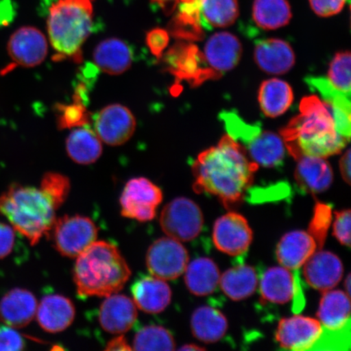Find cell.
Returning a JSON list of instances; mask_svg holds the SVG:
<instances>
[{
  "label": "cell",
  "instance_id": "6da1fadb",
  "mask_svg": "<svg viewBox=\"0 0 351 351\" xmlns=\"http://www.w3.org/2000/svg\"><path fill=\"white\" fill-rule=\"evenodd\" d=\"M258 168L227 134L216 147L202 152L193 165L195 191L216 196L226 206L234 205L243 200Z\"/></svg>",
  "mask_w": 351,
  "mask_h": 351
},
{
  "label": "cell",
  "instance_id": "7a4b0ae2",
  "mask_svg": "<svg viewBox=\"0 0 351 351\" xmlns=\"http://www.w3.org/2000/svg\"><path fill=\"white\" fill-rule=\"evenodd\" d=\"M280 134L287 150L296 160L305 156L337 155L349 142L337 133L330 110L315 95L302 99L300 114Z\"/></svg>",
  "mask_w": 351,
  "mask_h": 351
},
{
  "label": "cell",
  "instance_id": "3957f363",
  "mask_svg": "<svg viewBox=\"0 0 351 351\" xmlns=\"http://www.w3.org/2000/svg\"><path fill=\"white\" fill-rule=\"evenodd\" d=\"M131 270L116 245L96 241L77 257L73 280L77 295L104 297L120 292L125 287Z\"/></svg>",
  "mask_w": 351,
  "mask_h": 351
},
{
  "label": "cell",
  "instance_id": "277c9868",
  "mask_svg": "<svg viewBox=\"0 0 351 351\" xmlns=\"http://www.w3.org/2000/svg\"><path fill=\"white\" fill-rule=\"evenodd\" d=\"M56 210L41 189L12 185L0 195V215L33 245L50 234Z\"/></svg>",
  "mask_w": 351,
  "mask_h": 351
},
{
  "label": "cell",
  "instance_id": "5b68a950",
  "mask_svg": "<svg viewBox=\"0 0 351 351\" xmlns=\"http://www.w3.org/2000/svg\"><path fill=\"white\" fill-rule=\"evenodd\" d=\"M95 0H57L48 8L47 32L57 58L82 60V47L93 27Z\"/></svg>",
  "mask_w": 351,
  "mask_h": 351
},
{
  "label": "cell",
  "instance_id": "8992f818",
  "mask_svg": "<svg viewBox=\"0 0 351 351\" xmlns=\"http://www.w3.org/2000/svg\"><path fill=\"white\" fill-rule=\"evenodd\" d=\"M177 10L172 28L173 34L184 38H196L204 30L228 27L239 15L237 0H186Z\"/></svg>",
  "mask_w": 351,
  "mask_h": 351
},
{
  "label": "cell",
  "instance_id": "52a82bcc",
  "mask_svg": "<svg viewBox=\"0 0 351 351\" xmlns=\"http://www.w3.org/2000/svg\"><path fill=\"white\" fill-rule=\"evenodd\" d=\"M51 231L57 252L69 258L80 256L98 237L97 226L93 221L80 215H65L56 219Z\"/></svg>",
  "mask_w": 351,
  "mask_h": 351
},
{
  "label": "cell",
  "instance_id": "ba28073f",
  "mask_svg": "<svg viewBox=\"0 0 351 351\" xmlns=\"http://www.w3.org/2000/svg\"><path fill=\"white\" fill-rule=\"evenodd\" d=\"M204 215L199 206L187 197L171 201L162 210L160 226L168 237L179 241L194 240L204 226Z\"/></svg>",
  "mask_w": 351,
  "mask_h": 351
},
{
  "label": "cell",
  "instance_id": "9c48e42d",
  "mask_svg": "<svg viewBox=\"0 0 351 351\" xmlns=\"http://www.w3.org/2000/svg\"><path fill=\"white\" fill-rule=\"evenodd\" d=\"M162 200L163 193L150 180L131 179L121 196V215L139 222L151 221L156 217V209Z\"/></svg>",
  "mask_w": 351,
  "mask_h": 351
},
{
  "label": "cell",
  "instance_id": "30bf717a",
  "mask_svg": "<svg viewBox=\"0 0 351 351\" xmlns=\"http://www.w3.org/2000/svg\"><path fill=\"white\" fill-rule=\"evenodd\" d=\"M147 267L153 276L172 280L181 276L189 263V254L179 241L161 238L154 241L146 257Z\"/></svg>",
  "mask_w": 351,
  "mask_h": 351
},
{
  "label": "cell",
  "instance_id": "8fae6325",
  "mask_svg": "<svg viewBox=\"0 0 351 351\" xmlns=\"http://www.w3.org/2000/svg\"><path fill=\"white\" fill-rule=\"evenodd\" d=\"M243 47L234 34L219 32L208 38L201 54L209 78L219 77L239 63Z\"/></svg>",
  "mask_w": 351,
  "mask_h": 351
},
{
  "label": "cell",
  "instance_id": "7c38bea8",
  "mask_svg": "<svg viewBox=\"0 0 351 351\" xmlns=\"http://www.w3.org/2000/svg\"><path fill=\"white\" fill-rule=\"evenodd\" d=\"M213 241L219 251L232 256L247 252L253 240V232L243 216L229 213L219 217L214 225Z\"/></svg>",
  "mask_w": 351,
  "mask_h": 351
},
{
  "label": "cell",
  "instance_id": "4fadbf2b",
  "mask_svg": "<svg viewBox=\"0 0 351 351\" xmlns=\"http://www.w3.org/2000/svg\"><path fill=\"white\" fill-rule=\"evenodd\" d=\"M135 117L128 108L119 104L108 105L95 118V133L101 142L117 147L128 142L136 130Z\"/></svg>",
  "mask_w": 351,
  "mask_h": 351
},
{
  "label": "cell",
  "instance_id": "5bb4252c",
  "mask_svg": "<svg viewBox=\"0 0 351 351\" xmlns=\"http://www.w3.org/2000/svg\"><path fill=\"white\" fill-rule=\"evenodd\" d=\"M322 331L319 320L298 315L280 319L275 337L285 350L310 351Z\"/></svg>",
  "mask_w": 351,
  "mask_h": 351
},
{
  "label": "cell",
  "instance_id": "9a60e30c",
  "mask_svg": "<svg viewBox=\"0 0 351 351\" xmlns=\"http://www.w3.org/2000/svg\"><path fill=\"white\" fill-rule=\"evenodd\" d=\"M48 45L45 35L30 26L16 30L8 43V52L16 64L35 67L46 59Z\"/></svg>",
  "mask_w": 351,
  "mask_h": 351
},
{
  "label": "cell",
  "instance_id": "2e32d148",
  "mask_svg": "<svg viewBox=\"0 0 351 351\" xmlns=\"http://www.w3.org/2000/svg\"><path fill=\"white\" fill-rule=\"evenodd\" d=\"M137 318V306L128 296L114 293L106 297L100 306V326L112 335H124L133 328Z\"/></svg>",
  "mask_w": 351,
  "mask_h": 351
},
{
  "label": "cell",
  "instance_id": "e0dca14e",
  "mask_svg": "<svg viewBox=\"0 0 351 351\" xmlns=\"http://www.w3.org/2000/svg\"><path fill=\"white\" fill-rule=\"evenodd\" d=\"M306 82L311 90L318 92L324 104L330 110L337 133L350 141V97L336 89L328 78L308 77L306 78Z\"/></svg>",
  "mask_w": 351,
  "mask_h": 351
},
{
  "label": "cell",
  "instance_id": "ac0fdd59",
  "mask_svg": "<svg viewBox=\"0 0 351 351\" xmlns=\"http://www.w3.org/2000/svg\"><path fill=\"white\" fill-rule=\"evenodd\" d=\"M307 284L317 291H330L343 276V265L335 254L326 251L314 253L304 265Z\"/></svg>",
  "mask_w": 351,
  "mask_h": 351
},
{
  "label": "cell",
  "instance_id": "d6986e66",
  "mask_svg": "<svg viewBox=\"0 0 351 351\" xmlns=\"http://www.w3.org/2000/svg\"><path fill=\"white\" fill-rule=\"evenodd\" d=\"M254 61L262 71L269 74L287 73L295 64V55L287 42L278 38L263 39L254 47Z\"/></svg>",
  "mask_w": 351,
  "mask_h": 351
},
{
  "label": "cell",
  "instance_id": "ffe728a7",
  "mask_svg": "<svg viewBox=\"0 0 351 351\" xmlns=\"http://www.w3.org/2000/svg\"><path fill=\"white\" fill-rule=\"evenodd\" d=\"M38 302L27 289L15 288L0 300V319L6 326L21 328L36 317Z\"/></svg>",
  "mask_w": 351,
  "mask_h": 351
},
{
  "label": "cell",
  "instance_id": "44dd1931",
  "mask_svg": "<svg viewBox=\"0 0 351 351\" xmlns=\"http://www.w3.org/2000/svg\"><path fill=\"white\" fill-rule=\"evenodd\" d=\"M75 314V306L69 298L60 295H50L43 298L38 305L36 317L43 330L57 333L71 326Z\"/></svg>",
  "mask_w": 351,
  "mask_h": 351
},
{
  "label": "cell",
  "instance_id": "7402d4cb",
  "mask_svg": "<svg viewBox=\"0 0 351 351\" xmlns=\"http://www.w3.org/2000/svg\"><path fill=\"white\" fill-rule=\"evenodd\" d=\"M131 291L136 306L148 314L162 313L172 298L169 285L164 280L153 276L136 280Z\"/></svg>",
  "mask_w": 351,
  "mask_h": 351
},
{
  "label": "cell",
  "instance_id": "603a6c76",
  "mask_svg": "<svg viewBox=\"0 0 351 351\" xmlns=\"http://www.w3.org/2000/svg\"><path fill=\"white\" fill-rule=\"evenodd\" d=\"M317 245L308 232L296 230L285 234L276 248L280 265L289 270H298L317 251Z\"/></svg>",
  "mask_w": 351,
  "mask_h": 351
},
{
  "label": "cell",
  "instance_id": "cb8c5ba5",
  "mask_svg": "<svg viewBox=\"0 0 351 351\" xmlns=\"http://www.w3.org/2000/svg\"><path fill=\"white\" fill-rule=\"evenodd\" d=\"M297 160L295 178L301 190L317 195L330 187L333 173L326 158L305 156Z\"/></svg>",
  "mask_w": 351,
  "mask_h": 351
},
{
  "label": "cell",
  "instance_id": "d4e9b609",
  "mask_svg": "<svg viewBox=\"0 0 351 351\" xmlns=\"http://www.w3.org/2000/svg\"><path fill=\"white\" fill-rule=\"evenodd\" d=\"M243 148L254 164L265 168H275L282 164L287 150L282 137L262 129Z\"/></svg>",
  "mask_w": 351,
  "mask_h": 351
},
{
  "label": "cell",
  "instance_id": "484cf974",
  "mask_svg": "<svg viewBox=\"0 0 351 351\" xmlns=\"http://www.w3.org/2000/svg\"><path fill=\"white\" fill-rule=\"evenodd\" d=\"M93 58L101 71L110 75H120L130 68L133 54L121 39L108 38L95 47Z\"/></svg>",
  "mask_w": 351,
  "mask_h": 351
},
{
  "label": "cell",
  "instance_id": "4316f807",
  "mask_svg": "<svg viewBox=\"0 0 351 351\" xmlns=\"http://www.w3.org/2000/svg\"><path fill=\"white\" fill-rule=\"evenodd\" d=\"M295 288V276L284 267H270L262 276L261 297L271 304H287L293 298Z\"/></svg>",
  "mask_w": 351,
  "mask_h": 351
},
{
  "label": "cell",
  "instance_id": "83f0119b",
  "mask_svg": "<svg viewBox=\"0 0 351 351\" xmlns=\"http://www.w3.org/2000/svg\"><path fill=\"white\" fill-rule=\"evenodd\" d=\"M186 287L193 295H208L218 287L221 274L216 263L209 258H199L188 263L185 271Z\"/></svg>",
  "mask_w": 351,
  "mask_h": 351
},
{
  "label": "cell",
  "instance_id": "f1b7e54d",
  "mask_svg": "<svg viewBox=\"0 0 351 351\" xmlns=\"http://www.w3.org/2000/svg\"><path fill=\"white\" fill-rule=\"evenodd\" d=\"M66 151L75 163L91 165L102 156V142L93 130L79 127L73 130L66 140Z\"/></svg>",
  "mask_w": 351,
  "mask_h": 351
},
{
  "label": "cell",
  "instance_id": "f546056e",
  "mask_svg": "<svg viewBox=\"0 0 351 351\" xmlns=\"http://www.w3.org/2000/svg\"><path fill=\"white\" fill-rule=\"evenodd\" d=\"M193 335L197 340L205 343H213L225 336L227 319L221 311L212 306H200L195 311L191 317Z\"/></svg>",
  "mask_w": 351,
  "mask_h": 351
},
{
  "label": "cell",
  "instance_id": "4dcf8cb0",
  "mask_svg": "<svg viewBox=\"0 0 351 351\" xmlns=\"http://www.w3.org/2000/svg\"><path fill=\"white\" fill-rule=\"evenodd\" d=\"M293 92L291 86L280 79L263 82L258 91L262 112L271 118L282 116L291 106Z\"/></svg>",
  "mask_w": 351,
  "mask_h": 351
},
{
  "label": "cell",
  "instance_id": "1f68e13d",
  "mask_svg": "<svg viewBox=\"0 0 351 351\" xmlns=\"http://www.w3.org/2000/svg\"><path fill=\"white\" fill-rule=\"evenodd\" d=\"M317 315L324 327L336 329L344 326L350 320V297L341 291L324 292Z\"/></svg>",
  "mask_w": 351,
  "mask_h": 351
},
{
  "label": "cell",
  "instance_id": "d6a6232c",
  "mask_svg": "<svg viewBox=\"0 0 351 351\" xmlns=\"http://www.w3.org/2000/svg\"><path fill=\"white\" fill-rule=\"evenodd\" d=\"M219 285L232 300L240 301L253 295L258 285L256 270L249 265H239L227 270L219 278Z\"/></svg>",
  "mask_w": 351,
  "mask_h": 351
},
{
  "label": "cell",
  "instance_id": "836d02e7",
  "mask_svg": "<svg viewBox=\"0 0 351 351\" xmlns=\"http://www.w3.org/2000/svg\"><path fill=\"white\" fill-rule=\"evenodd\" d=\"M292 17L287 0H256L253 5V19L265 29H276L289 24Z\"/></svg>",
  "mask_w": 351,
  "mask_h": 351
},
{
  "label": "cell",
  "instance_id": "e575fe53",
  "mask_svg": "<svg viewBox=\"0 0 351 351\" xmlns=\"http://www.w3.org/2000/svg\"><path fill=\"white\" fill-rule=\"evenodd\" d=\"M175 341L171 332L164 327L145 326L136 333L133 341L134 350H174Z\"/></svg>",
  "mask_w": 351,
  "mask_h": 351
},
{
  "label": "cell",
  "instance_id": "d590c367",
  "mask_svg": "<svg viewBox=\"0 0 351 351\" xmlns=\"http://www.w3.org/2000/svg\"><path fill=\"white\" fill-rule=\"evenodd\" d=\"M350 320L339 328L331 329L322 326V331L310 351L350 350Z\"/></svg>",
  "mask_w": 351,
  "mask_h": 351
},
{
  "label": "cell",
  "instance_id": "8d00e7d4",
  "mask_svg": "<svg viewBox=\"0 0 351 351\" xmlns=\"http://www.w3.org/2000/svg\"><path fill=\"white\" fill-rule=\"evenodd\" d=\"M350 52L337 53L329 66L328 79L336 89L350 97Z\"/></svg>",
  "mask_w": 351,
  "mask_h": 351
},
{
  "label": "cell",
  "instance_id": "74e56055",
  "mask_svg": "<svg viewBox=\"0 0 351 351\" xmlns=\"http://www.w3.org/2000/svg\"><path fill=\"white\" fill-rule=\"evenodd\" d=\"M40 189L49 197L57 210L67 199L71 185L69 179L65 176L57 173H47L42 180Z\"/></svg>",
  "mask_w": 351,
  "mask_h": 351
},
{
  "label": "cell",
  "instance_id": "f35d334b",
  "mask_svg": "<svg viewBox=\"0 0 351 351\" xmlns=\"http://www.w3.org/2000/svg\"><path fill=\"white\" fill-rule=\"evenodd\" d=\"M332 223V208L320 203L315 204L308 232L317 243V247L322 249L327 238L328 231Z\"/></svg>",
  "mask_w": 351,
  "mask_h": 351
},
{
  "label": "cell",
  "instance_id": "ab89813d",
  "mask_svg": "<svg viewBox=\"0 0 351 351\" xmlns=\"http://www.w3.org/2000/svg\"><path fill=\"white\" fill-rule=\"evenodd\" d=\"M333 235L342 245L350 247V210H342L335 213L333 223Z\"/></svg>",
  "mask_w": 351,
  "mask_h": 351
},
{
  "label": "cell",
  "instance_id": "60d3db41",
  "mask_svg": "<svg viewBox=\"0 0 351 351\" xmlns=\"http://www.w3.org/2000/svg\"><path fill=\"white\" fill-rule=\"evenodd\" d=\"M25 341L14 328L0 327V351H19L24 350Z\"/></svg>",
  "mask_w": 351,
  "mask_h": 351
},
{
  "label": "cell",
  "instance_id": "b9f144b4",
  "mask_svg": "<svg viewBox=\"0 0 351 351\" xmlns=\"http://www.w3.org/2000/svg\"><path fill=\"white\" fill-rule=\"evenodd\" d=\"M348 0H309L313 10L319 16L328 17L339 13Z\"/></svg>",
  "mask_w": 351,
  "mask_h": 351
},
{
  "label": "cell",
  "instance_id": "7bdbcfd3",
  "mask_svg": "<svg viewBox=\"0 0 351 351\" xmlns=\"http://www.w3.org/2000/svg\"><path fill=\"white\" fill-rule=\"evenodd\" d=\"M169 42V33L162 29H156L149 32L147 36V44L153 55L160 57L168 46Z\"/></svg>",
  "mask_w": 351,
  "mask_h": 351
},
{
  "label": "cell",
  "instance_id": "ee69618b",
  "mask_svg": "<svg viewBox=\"0 0 351 351\" xmlns=\"http://www.w3.org/2000/svg\"><path fill=\"white\" fill-rule=\"evenodd\" d=\"M15 238V230L11 226L0 222V260L12 253Z\"/></svg>",
  "mask_w": 351,
  "mask_h": 351
},
{
  "label": "cell",
  "instance_id": "f6af8a7d",
  "mask_svg": "<svg viewBox=\"0 0 351 351\" xmlns=\"http://www.w3.org/2000/svg\"><path fill=\"white\" fill-rule=\"evenodd\" d=\"M85 110L80 105H73L66 108L62 118V125L64 127H73L84 123L86 119Z\"/></svg>",
  "mask_w": 351,
  "mask_h": 351
},
{
  "label": "cell",
  "instance_id": "bcb514c9",
  "mask_svg": "<svg viewBox=\"0 0 351 351\" xmlns=\"http://www.w3.org/2000/svg\"><path fill=\"white\" fill-rule=\"evenodd\" d=\"M186 0H151L153 6L160 8L165 14H172L180 3L185 2Z\"/></svg>",
  "mask_w": 351,
  "mask_h": 351
},
{
  "label": "cell",
  "instance_id": "7dc6e473",
  "mask_svg": "<svg viewBox=\"0 0 351 351\" xmlns=\"http://www.w3.org/2000/svg\"><path fill=\"white\" fill-rule=\"evenodd\" d=\"M106 350H131L132 349L131 346L128 343V341H127L125 337L123 336V335H121L115 339H112L110 341L106 346V348H105Z\"/></svg>",
  "mask_w": 351,
  "mask_h": 351
},
{
  "label": "cell",
  "instance_id": "c3c4849f",
  "mask_svg": "<svg viewBox=\"0 0 351 351\" xmlns=\"http://www.w3.org/2000/svg\"><path fill=\"white\" fill-rule=\"evenodd\" d=\"M350 149H348L340 160V171L342 178L348 184L350 183Z\"/></svg>",
  "mask_w": 351,
  "mask_h": 351
},
{
  "label": "cell",
  "instance_id": "681fc988",
  "mask_svg": "<svg viewBox=\"0 0 351 351\" xmlns=\"http://www.w3.org/2000/svg\"><path fill=\"white\" fill-rule=\"evenodd\" d=\"M12 15L13 3L12 0H0V24L10 21Z\"/></svg>",
  "mask_w": 351,
  "mask_h": 351
},
{
  "label": "cell",
  "instance_id": "f907efd6",
  "mask_svg": "<svg viewBox=\"0 0 351 351\" xmlns=\"http://www.w3.org/2000/svg\"><path fill=\"white\" fill-rule=\"evenodd\" d=\"M179 350L190 351V350H204L205 349L203 348H200V346L191 344V345H186L185 346H183V348H181Z\"/></svg>",
  "mask_w": 351,
  "mask_h": 351
},
{
  "label": "cell",
  "instance_id": "816d5d0a",
  "mask_svg": "<svg viewBox=\"0 0 351 351\" xmlns=\"http://www.w3.org/2000/svg\"><path fill=\"white\" fill-rule=\"evenodd\" d=\"M350 274H349L348 276H346V280H345V288H346V295H348L349 297H350Z\"/></svg>",
  "mask_w": 351,
  "mask_h": 351
},
{
  "label": "cell",
  "instance_id": "f5cc1de1",
  "mask_svg": "<svg viewBox=\"0 0 351 351\" xmlns=\"http://www.w3.org/2000/svg\"><path fill=\"white\" fill-rule=\"evenodd\" d=\"M57 0H43L44 5L46 7H50L51 4L55 3Z\"/></svg>",
  "mask_w": 351,
  "mask_h": 351
}]
</instances>
